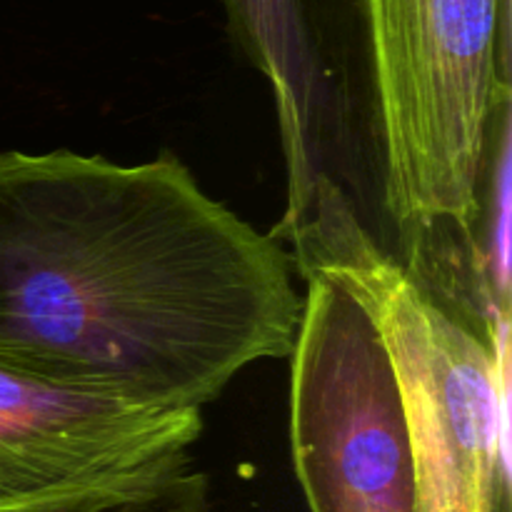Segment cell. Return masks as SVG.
I'll list each match as a JSON object with an SVG mask.
<instances>
[{"label":"cell","mask_w":512,"mask_h":512,"mask_svg":"<svg viewBox=\"0 0 512 512\" xmlns=\"http://www.w3.org/2000/svg\"><path fill=\"white\" fill-rule=\"evenodd\" d=\"M293 273L175 155L0 153V363L45 383L203 413L290 358Z\"/></svg>","instance_id":"1"},{"label":"cell","mask_w":512,"mask_h":512,"mask_svg":"<svg viewBox=\"0 0 512 512\" xmlns=\"http://www.w3.org/2000/svg\"><path fill=\"white\" fill-rule=\"evenodd\" d=\"M280 230L295 273L343 288L378 333L408 428L415 512H505L500 350L383 250L328 173Z\"/></svg>","instance_id":"2"},{"label":"cell","mask_w":512,"mask_h":512,"mask_svg":"<svg viewBox=\"0 0 512 512\" xmlns=\"http://www.w3.org/2000/svg\"><path fill=\"white\" fill-rule=\"evenodd\" d=\"M360 33L390 220L468 233L508 108L510 0H360Z\"/></svg>","instance_id":"3"},{"label":"cell","mask_w":512,"mask_h":512,"mask_svg":"<svg viewBox=\"0 0 512 512\" xmlns=\"http://www.w3.org/2000/svg\"><path fill=\"white\" fill-rule=\"evenodd\" d=\"M200 410L63 388L0 363V512H113L193 470Z\"/></svg>","instance_id":"4"},{"label":"cell","mask_w":512,"mask_h":512,"mask_svg":"<svg viewBox=\"0 0 512 512\" xmlns=\"http://www.w3.org/2000/svg\"><path fill=\"white\" fill-rule=\"evenodd\" d=\"M223 5L235 43L273 90L288 173L285 220H293L325 173L320 165L328 88L323 23L330 10L340 8L360 28V0H223Z\"/></svg>","instance_id":"5"},{"label":"cell","mask_w":512,"mask_h":512,"mask_svg":"<svg viewBox=\"0 0 512 512\" xmlns=\"http://www.w3.org/2000/svg\"><path fill=\"white\" fill-rule=\"evenodd\" d=\"M113 512H210L208 478L198 470H188L163 493Z\"/></svg>","instance_id":"6"}]
</instances>
